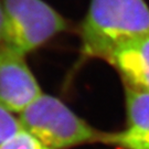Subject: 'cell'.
<instances>
[{"label":"cell","mask_w":149,"mask_h":149,"mask_svg":"<svg viewBox=\"0 0 149 149\" xmlns=\"http://www.w3.org/2000/svg\"><path fill=\"white\" fill-rule=\"evenodd\" d=\"M143 149H149V146H147V147H144Z\"/></svg>","instance_id":"30bf717a"},{"label":"cell","mask_w":149,"mask_h":149,"mask_svg":"<svg viewBox=\"0 0 149 149\" xmlns=\"http://www.w3.org/2000/svg\"><path fill=\"white\" fill-rule=\"evenodd\" d=\"M125 128L106 133L104 144L118 149H143L149 146V93L125 87Z\"/></svg>","instance_id":"5b68a950"},{"label":"cell","mask_w":149,"mask_h":149,"mask_svg":"<svg viewBox=\"0 0 149 149\" xmlns=\"http://www.w3.org/2000/svg\"><path fill=\"white\" fill-rule=\"evenodd\" d=\"M21 128L50 149L104 144L106 133L90 125L55 96L42 93L18 116Z\"/></svg>","instance_id":"7a4b0ae2"},{"label":"cell","mask_w":149,"mask_h":149,"mask_svg":"<svg viewBox=\"0 0 149 149\" xmlns=\"http://www.w3.org/2000/svg\"><path fill=\"white\" fill-rule=\"evenodd\" d=\"M21 129V125L15 114L0 105V144Z\"/></svg>","instance_id":"ba28073f"},{"label":"cell","mask_w":149,"mask_h":149,"mask_svg":"<svg viewBox=\"0 0 149 149\" xmlns=\"http://www.w3.org/2000/svg\"><path fill=\"white\" fill-rule=\"evenodd\" d=\"M3 32H5V12H3L2 2L0 0V43L3 40Z\"/></svg>","instance_id":"9c48e42d"},{"label":"cell","mask_w":149,"mask_h":149,"mask_svg":"<svg viewBox=\"0 0 149 149\" xmlns=\"http://www.w3.org/2000/svg\"><path fill=\"white\" fill-rule=\"evenodd\" d=\"M42 94L26 55L0 43V105L20 114Z\"/></svg>","instance_id":"277c9868"},{"label":"cell","mask_w":149,"mask_h":149,"mask_svg":"<svg viewBox=\"0 0 149 149\" xmlns=\"http://www.w3.org/2000/svg\"><path fill=\"white\" fill-rule=\"evenodd\" d=\"M149 34L145 0H91L81 26L82 53L106 61L123 44Z\"/></svg>","instance_id":"6da1fadb"},{"label":"cell","mask_w":149,"mask_h":149,"mask_svg":"<svg viewBox=\"0 0 149 149\" xmlns=\"http://www.w3.org/2000/svg\"><path fill=\"white\" fill-rule=\"evenodd\" d=\"M0 149H50L39 139L32 136L24 129L13 134L3 143L0 144Z\"/></svg>","instance_id":"52a82bcc"},{"label":"cell","mask_w":149,"mask_h":149,"mask_svg":"<svg viewBox=\"0 0 149 149\" xmlns=\"http://www.w3.org/2000/svg\"><path fill=\"white\" fill-rule=\"evenodd\" d=\"M125 87L149 93V34L123 44L106 60Z\"/></svg>","instance_id":"8992f818"},{"label":"cell","mask_w":149,"mask_h":149,"mask_svg":"<svg viewBox=\"0 0 149 149\" xmlns=\"http://www.w3.org/2000/svg\"><path fill=\"white\" fill-rule=\"evenodd\" d=\"M3 44L27 55L68 28L63 16L43 0H1Z\"/></svg>","instance_id":"3957f363"}]
</instances>
